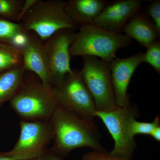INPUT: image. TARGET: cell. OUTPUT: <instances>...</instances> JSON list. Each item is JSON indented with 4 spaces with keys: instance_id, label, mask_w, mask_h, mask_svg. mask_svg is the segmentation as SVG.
<instances>
[{
    "instance_id": "cell-1",
    "label": "cell",
    "mask_w": 160,
    "mask_h": 160,
    "mask_svg": "<svg viewBox=\"0 0 160 160\" xmlns=\"http://www.w3.org/2000/svg\"><path fill=\"white\" fill-rule=\"evenodd\" d=\"M49 121L54 142L50 151L57 156L64 159L72 150L82 147L105 150L94 120L81 117L57 105Z\"/></svg>"
},
{
    "instance_id": "cell-2",
    "label": "cell",
    "mask_w": 160,
    "mask_h": 160,
    "mask_svg": "<svg viewBox=\"0 0 160 160\" xmlns=\"http://www.w3.org/2000/svg\"><path fill=\"white\" fill-rule=\"evenodd\" d=\"M132 39L124 33L106 30L93 24L80 26L70 49L71 57H94L108 62L118 49L130 46Z\"/></svg>"
},
{
    "instance_id": "cell-3",
    "label": "cell",
    "mask_w": 160,
    "mask_h": 160,
    "mask_svg": "<svg viewBox=\"0 0 160 160\" xmlns=\"http://www.w3.org/2000/svg\"><path fill=\"white\" fill-rule=\"evenodd\" d=\"M66 1L36 0L19 23L26 32H32L43 42L64 29L79 28L65 10Z\"/></svg>"
},
{
    "instance_id": "cell-4",
    "label": "cell",
    "mask_w": 160,
    "mask_h": 160,
    "mask_svg": "<svg viewBox=\"0 0 160 160\" xmlns=\"http://www.w3.org/2000/svg\"><path fill=\"white\" fill-rule=\"evenodd\" d=\"M11 108L22 121H49L57 107L51 92L41 81L24 80L11 100Z\"/></svg>"
},
{
    "instance_id": "cell-5",
    "label": "cell",
    "mask_w": 160,
    "mask_h": 160,
    "mask_svg": "<svg viewBox=\"0 0 160 160\" xmlns=\"http://www.w3.org/2000/svg\"><path fill=\"white\" fill-rule=\"evenodd\" d=\"M82 58L83 67L80 72L94 101L96 111L109 112L117 109L109 63L94 57Z\"/></svg>"
},
{
    "instance_id": "cell-6",
    "label": "cell",
    "mask_w": 160,
    "mask_h": 160,
    "mask_svg": "<svg viewBox=\"0 0 160 160\" xmlns=\"http://www.w3.org/2000/svg\"><path fill=\"white\" fill-rule=\"evenodd\" d=\"M51 92L57 106L81 117L94 120V101L80 70L72 69L62 81L52 86Z\"/></svg>"
},
{
    "instance_id": "cell-7",
    "label": "cell",
    "mask_w": 160,
    "mask_h": 160,
    "mask_svg": "<svg viewBox=\"0 0 160 160\" xmlns=\"http://www.w3.org/2000/svg\"><path fill=\"white\" fill-rule=\"evenodd\" d=\"M139 115L137 106L132 104L126 107H118L111 111L95 112L94 116L102 120L114 140V147L109 152L111 155L131 160L137 143L129 134V124Z\"/></svg>"
},
{
    "instance_id": "cell-8",
    "label": "cell",
    "mask_w": 160,
    "mask_h": 160,
    "mask_svg": "<svg viewBox=\"0 0 160 160\" xmlns=\"http://www.w3.org/2000/svg\"><path fill=\"white\" fill-rule=\"evenodd\" d=\"M18 142L11 150L0 154L18 160L41 158L47 151V146L52 140L50 121H21Z\"/></svg>"
},
{
    "instance_id": "cell-9",
    "label": "cell",
    "mask_w": 160,
    "mask_h": 160,
    "mask_svg": "<svg viewBox=\"0 0 160 160\" xmlns=\"http://www.w3.org/2000/svg\"><path fill=\"white\" fill-rule=\"evenodd\" d=\"M70 29L57 32L44 43L51 78V87L62 81L72 69L70 49L76 33Z\"/></svg>"
},
{
    "instance_id": "cell-10",
    "label": "cell",
    "mask_w": 160,
    "mask_h": 160,
    "mask_svg": "<svg viewBox=\"0 0 160 160\" xmlns=\"http://www.w3.org/2000/svg\"><path fill=\"white\" fill-rule=\"evenodd\" d=\"M143 54V52L141 51L128 58L116 57L109 63L118 107H126L131 104L127 90L132 76L137 68L142 63Z\"/></svg>"
},
{
    "instance_id": "cell-11",
    "label": "cell",
    "mask_w": 160,
    "mask_h": 160,
    "mask_svg": "<svg viewBox=\"0 0 160 160\" xmlns=\"http://www.w3.org/2000/svg\"><path fill=\"white\" fill-rule=\"evenodd\" d=\"M144 0H115L108 2L94 24L106 30L122 33L127 23L142 9Z\"/></svg>"
},
{
    "instance_id": "cell-12",
    "label": "cell",
    "mask_w": 160,
    "mask_h": 160,
    "mask_svg": "<svg viewBox=\"0 0 160 160\" xmlns=\"http://www.w3.org/2000/svg\"><path fill=\"white\" fill-rule=\"evenodd\" d=\"M25 71L32 72L43 86L51 89V82L44 42L32 32H28L26 43L20 48Z\"/></svg>"
},
{
    "instance_id": "cell-13",
    "label": "cell",
    "mask_w": 160,
    "mask_h": 160,
    "mask_svg": "<svg viewBox=\"0 0 160 160\" xmlns=\"http://www.w3.org/2000/svg\"><path fill=\"white\" fill-rule=\"evenodd\" d=\"M122 33L145 48L160 38L154 23L143 9L125 25Z\"/></svg>"
},
{
    "instance_id": "cell-14",
    "label": "cell",
    "mask_w": 160,
    "mask_h": 160,
    "mask_svg": "<svg viewBox=\"0 0 160 160\" xmlns=\"http://www.w3.org/2000/svg\"><path fill=\"white\" fill-rule=\"evenodd\" d=\"M109 1L106 0H69L65 10L77 26L93 24Z\"/></svg>"
},
{
    "instance_id": "cell-15",
    "label": "cell",
    "mask_w": 160,
    "mask_h": 160,
    "mask_svg": "<svg viewBox=\"0 0 160 160\" xmlns=\"http://www.w3.org/2000/svg\"><path fill=\"white\" fill-rule=\"evenodd\" d=\"M25 72L22 65L0 73V107L17 92L24 81Z\"/></svg>"
},
{
    "instance_id": "cell-16",
    "label": "cell",
    "mask_w": 160,
    "mask_h": 160,
    "mask_svg": "<svg viewBox=\"0 0 160 160\" xmlns=\"http://www.w3.org/2000/svg\"><path fill=\"white\" fill-rule=\"evenodd\" d=\"M22 65V59L19 48L0 42V73Z\"/></svg>"
},
{
    "instance_id": "cell-17",
    "label": "cell",
    "mask_w": 160,
    "mask_h": 160,
    "mask_svg": "<svg viewBox=\"0 0 160 160\" xmlns=\"http://www.w3.org/2000/svg\"><path fill=\"white\" fill-rule=\"evenodd\" d=\"M26 32L22 24L6 18H0V42L12 45L18 35Z\"/></svg>"
},
{
    "instance_id": "cell-18",
    "label": "cell",
    "mask_w": 160,
    "mask_h": 160,
    "mask_svg": "<svg viewBox=\"0 0 160 160\" xmlns=\"http://www.w3.org/2000/svg\"><path fill=\"white\" fill-rule=\"evenodd\" d=\"M25 0H0V16L18 22Z\"/></svg>"
},
{
    "instance_id": "cell-19",
    "label": "cell",
    "mask_w": 160,
    "mask_h": 160,
    "mask_svg": "<svg viewBox=\"0 0 160 160\" xmlns=\"http://www.w3.org/2000/svg\"><path fill=\"white\" fill-rule=\"evenodd\" d=\"M160 120L158 116L151 122H140L136 119H132L129 124V134L134 138L136 135L143 134L150 135L152 132L158 126H160Z\"/></svg>"
},
{
    "instance_id": "cell-20",
    "label": "cell",
    "mask_w": 160,
    "mask_h": 160,
    "mask_svg": "<svg viewBox=\"0 0 160 160\" xmlns=\"http://www.w3.org/2000/svg\"><path fill=\"white\" fill-rule=\"evenodd\" d=\"M143 53L142 62L149 64L158 74H160V42L158 41L146 47Z\"/></svg>"
},
{
    "instance_id": "cell-21",
    "label": "cell",
    "mask_w": 160,
    "mask_h": 160,
    "mask_svg": "<svg viewBox=\"0 0 160 160\" xmlns=\"http://www.w3.org/2000/svg\"><path fill=\"white\" fill-rule=\"evenodd\" d=\"M145 12L154 23L158 33L160 35V1H151L147 5L145 10Z\"/></svg>"
},
{
    "instance_id": "cell-22",
    "label": "cell",
    "mask_w": 160,
    "mask_h": 160,
    "mask_svg": "<svg viewBox=\"0 0 160 160\" xmlns=\"http://www.w3.org/2000/svg\"><path fill=\"white\" fill-rule=\"evenodd\" d=\"M82 160H130L112 156L106 151L92 150L83 155Z\"/></svg>"
},
{
    "instance_id": "cell-23",
    "label": "cell",
    "mask_w": 160,
    "mask_h": 160,
    "mask_svg": "<svg viewBox=\"0 0 160 160\" xmlns=\"http://www.w3.org/2000/svg\"><path fill=\"white\" fill-rule=\"evenodd\" d=\"M36 0H25L24 3L23 4L22 8L20 12L19 16L18 19V23H19L21 22V20L22 19L23 17L24 16L26 12L28 11L29 9L34 4Z\"/></svg>"
},
{
    "instance_id": "cell-24",
    "label": "cell",
    "mask_w": 160,
    "mask_h": 160,
    "mask_svg": "<svg viewBox=\"0 0 160 160\" xmlns=\"http://www.w3.org/2000/svg\"><path fill=\"white\" fill-rule=\"evenodd\" d=\"M42 160H65L53 154L50 151L47 150L45 154L41 157Z\"/></svg>"
},
{
    "instance_id": "cell-25",
    "label": "cell",
    "mask_w": 160,
    "mask_h": 160,
    "mask_svg": "<svg viewBox=\"0 0 160 160\" xmlns=\"http://www.w3.org/2000/svg\"><path fill=\"white\" fill-rule=\"evenodd\" d=\"M150 136L158 142H160V126H158L152 132Z\"/></svg>"
},
{
    "instance_id": "cell-26",
    "label": "cell",
    "mask_w": 160,
    "mask_h": 160,
    "mask_svg": "<svg viewBox=\"0 0 160 160\" xmlns=\"http://www.w3.org/2000/svg\"><path fill=\"white\" fill-rule=\"evenodd\" d=\"M0 160H18L10 157L2 155L0 154Z\"/></svg>"
},
{
    "instance_id": "cell-27",
    "label": "cell",
    "mask_w": 160,
    "mask_h": 160,
    "mask_svg": "<svg viewBox=\"0 0 160 160\" xmlns=\"http://www.w3.org/2000/svg\"><path fill=\"white\" fill-rule=\"evenodd\" d=\"M26 160H42L41 158H36Z\"/></svg>"
}]
</instances>
